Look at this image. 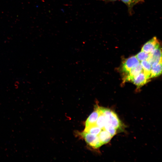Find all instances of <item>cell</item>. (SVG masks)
<instances>
[{"mask_svg":"<svg viewBox=\"0 0 162 162\" xmlns=\"http://www.w3.org/2000/svg\"><path fill=\"white\" fill-rule=\"evenodd\" d=\"M99 115L96 122V125L102 129L104 130V127L106 123V119L104 115L98 106Z\"/></svg>","mask_w":162,"mask_h":162,"instance_id":"5bb4252c","label":"cell"},{"mask_svg":"<svg viewBox=\"0 0 162 162\" xmlns=\"http://www.w3.org/2000/svg\"><path fill=\"white\" fill-rule=\"evenodd\" d=\"M151 65L150 78L157 77L160 76L162 73V62Z\"/></svg>","mask_w":162,"mask_h":162,"instance_id":"9c48e42d","label":"cell"},{"mask_svg":"<svg viewBox=\"0 0 162 162\" xmlns=\"http://www.w3.org/2000/svg\"><path fill=\"white\" fill-rule=\"evenodd\" d=\"M149 80L147 78L143 71L134 77L131 81L137 87L140 88L148 82Z\"/></svg>","mask_w":162,"mask_h":162,"instance_id":"52a82bcc","label":"cell"},{"mask_svg":"<svg viewBox=\"0 0 162 162\" xmlns=\"http://www.w3.org/2000/svg\"><path fill=\"white\" fill-rule=\"evenodd\" d=\"M143 71L142 66L140 63L136 66L132 68L125 76L124 81H130L136 76Z\"/></svg>","mask_w":162,"mask_h":162,"instance_id":"8992f818","label":"cell"},{"mask_svg":"<svg viewBox=\"0 0 162 162\" xmlns=\"http://www.w3.org/2000/svg\"><path fill=\"white\" fill-rule=\"evenodd\" d=\"M99 139L103 145L108 143L112 136L105 130H102L98 135Z\"/></svg>","mask_w":162,"mask_h":162,"instance_id":"30bf717a","label":"cell"},{"mask_svg":"<svg viewBox=\"0 0 162 162\" xmlns=\"http://www.w3.org/2000/svg\"><path fill=\"white\" fill-rule=\"evenodd\" d=\"M102 130L94 124L85 127L84 131L98 135Z\"/></svg>","mask_w":162,"mask_h":162,"instance_id":"4fadbf2b","label":"cell"},{"mask_svg":"<svg viewBox=\"0 0 162 162\" xmlns=\"http://www.w3.org/2000/svg\"><path fill=\"white\" fill-rule=\"evenodd\" d=\"M80 135L84 139L87 144L92 148H97L102 145L98 135L84 131L80 133Z\"/></svg>","mask_w":162,"mask_h":162,"instance_id":"7a4b0ae2","label":"cell"},{"mask_svg":"<svg viewBox=\"0 0 162 162\" xmlns=\"http://www.w3.org/2000/svg\"><path fill=\"white\" fill-rule=\"evenodd\" d=\"M140 63V62L135 56L130 57L123 62L121 68L122 70L126 75L132 68Z\"/></svg>","mask_w":162,"mask_h":162,"instance_id":"3957f363","label":"cell"},{"mask_svg":"<svg viewBox=\"0 0 162 162\" xmlns=\"http://www.w3.org/2000/svg\"><path fill=\"white\" fill-rule=\"evenodd\" d=\"M95 109L90 115L85 122V127L95 124L99 116L100 113L98 106L96 105Z\"/></svg>","mask_w":162,"mask_h":162,"instance_id":"ba28073f","label":"cell"},{"mask_svg":"<svg viewBox=\"0 0 162 162\" xmlns=\"http://www.w3.org/2000/svg\"><path fill=\"white\" fill-rule=\"evenodd\" d=\"M149 53L141 51L139 52L135 56L140 62L147 60L149 57Z\"/></svg>","mask_w":162,"mask_h":162,"instance_id":"9a60e30c","label":"cell"},{"mask_svg":"<svg viewBox=\"0 0 162 162\" xmlns=\"http://www.w3.org/2000/svg\"><path fill=\"white\" fill-rule=\"evenodd\" d=\"M127 6L129 13L131 14L133 8L136 4L144 2V0H121Z\"/></svg>","mask_w":162,"mask_h":162,"instance_id":"7c38bea8","label":"cell"},{"mask_svg":"<svg viewBox=\"0 0 162 162\" xmlns=\"http://www.w3.org/2000/svg\"><path fill=\"white\" fill-rule=\"evenodd\" d=\"M161 56V49L160 46L149 53V57L147 60L151 65L158 64L162 62Z\"/></svg>","mask_w":162,"mask_h":162,"instance_id":"5b68a950","label":"cell"},{"mask_svg":"<svg viewBox=\"0 0 162 162\" xmlns=\"http://www.w3.org/2000/svg\"><path fill=\"white\" fill-rule=\"evenodd\" d=\"M140 64L142 66L144 74L147 78L149 80L150 78L151 64L147 60L141 62Z\"/></svg>","mask_w":162,"mask_h":162,"instance_id":"8fae6325","label":"cell"},{"mask_svg":"<svg viewBox=\"0 0 162 162\" xmlns=\"http://www.w3.org/2000/svg\"><path fill=\"white\" fill-rule=\"evenodd\" d=\"M105 1H115L117 0H99Z\"/></svg>","mask_w":162,"mask_h":162,"instance_id":"e0dca14e","label":"cell"},{"mask_svg":"<svg viewBox=\"0 0 162 162\" xmlns=\"http://www.w3.org/2000/svg\"><path fill=\"white\" fill-rule=\"evenodd\" d=\"M99 108L106 119V123L116 129L121 128L122 124L116 114L110 109L100 107Z\"/></svg>","mask_w":162,"mask_h":162,"instance_id":"6da1fadb","label":"cell"},{"mask_svg":"<svg viewBox=\"0 0 162 162\" xmlns=\"http://www.w3.org/2000/svg\"><path fill=\"white\" fill-rule=\"evenodd\" d=\"M104 130L107 131L112 136L116 133V129L111 125L106 123L104 127Z\"/></svg>","mask_w":162,"mask_h":162,"instance_id":"2e32d148","label":"cell"},{"mask_svg":"<svg viewBox=\"0 0 162 162\" xmlns=\"http://www.w3.org/2000/svg\"><path fill=\"white\" fill-rule=\"evenodd\" d=\"M160 46V42L156 37H154L143 45L141 51L149 53Z\"/></svg>","mask_w":162,"mask_h":162,"instance_id":"277c9868","label":"cell"}]
</instances>
